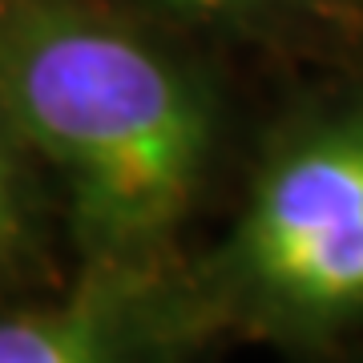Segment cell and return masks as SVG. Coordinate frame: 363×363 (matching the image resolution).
<instances>
[{"instance_id": "cell-1", "label": "cell", "mask_w": 363, "mask_h": 363, "mask_svg": "<svg viewBox=\"0 0 363 363\" xmlns=\"http://www.w3.org/2000/svg\"><path fill=\"white\" fill-rule=\"evenodd\" d=\"M0 117L61 169L85 242L105 255L166 238L210 150L194 81L125 25L69 0L0 9Z\"/></svg>"}, {"instance_id": "cell-2", "label": "cell", "mask_w": 363, "mask_h": 363, "mask_svg": "<svg viewBox=\"0 0 363 363\" xmlns=\"http://www.w3.org/2000/svg\"><path fill=\"white\" fill-rule=\"evenodd\" d=\"M242 262L295 311L363 307V121L307 133L267 169L242 226Z\"/></svg>"}, {"instance_id": "cell-3", "label": "cell", "mask_w": 363, "mask_h": 363, "mask_svg": "<svg viewBox=\"0 0 363 363\" xmlns=\"http://www.w3.org/2000/svg\"><path fill=\"white\" fill-rule=\"evenodd\" d=\"M130 343L125 291L69 298L0 319V363H89L113 359Z\"/></svg>"}, {"instance_id": "cell-4", "label": "cell", "mask_w": 363, "mask_h": 363, "mask_svg": "<svg viewBox=\"0 0 363 363\" xmlns=\"http://www.w3.org/2000/svg\"><path fill=\"white\" fill-rule=\"evenodd\" d=\"M13 150L0 130V259L16 247V238L25 230V202H21V174L13 166Z\"/></svg>"}, {"instance_id": "cell-5", "label": "cell", "mask_w": 363, "mask_h": 363, "mask_svg": "<svg viewBox=\"0 0 363 363\" xmlns=\"http://www.w3.org/2000/svg\"><path fill=\"white\" fill-rule=\"evenodd\" d=\"M169 9H186V13H226V9H242L250 0H166Z\"/></svg>"}, {"instance_id": "cell-6", "label": "cell", "mask_w": 363, "mask_h": 363, "mask_svg": "<svg viewBox=\"0 0 363 363\" xmlns=\"http://www.w3.org/2000/svg\"><path fill=\"white\" fill-rule=\"evenodd\" d=\"M4 4H13V0H0V9H4Z\"/></svg>"}]
</instances>
